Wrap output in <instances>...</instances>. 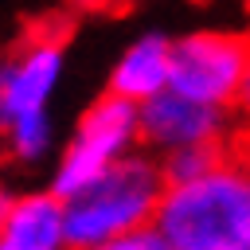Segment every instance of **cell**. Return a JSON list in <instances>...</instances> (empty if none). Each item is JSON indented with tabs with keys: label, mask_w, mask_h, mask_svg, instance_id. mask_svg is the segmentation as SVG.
<instances>
[{
	"label": "cell",
	"mask_w": 250,
	"mask_h": 250,
	"mask_svg": "<svg viewBox=\"0 0 250 250\" xmlns=\"http://www.w3.org/2000/svg\"><path fill=\"white\" fill-rule=\"evenodd\" d=\"M156 230L176 250H250V164L223 156L207 176L168 188Z\"/></svg>",
	"instance_id": "obj_1"
},
{
	"label": "cell",
	"mask_w": 250,
	"mask_h": 250,
	"mask_svg": "<svg viewBox=\"0 0 250 250\" xmlns=\"http://www.w3.org/2000/svg\"><path fill=\"white\" fill-rule=\"evenodd\" d=\"M164 191H168V184H164L156 156H148L145 148L125 156L94 188L66 199L70 250H102L109 242H121L137 230L156 227Z\"/></svg>",
	"instance_id": "obj_2"
},
{
	"label": "cell",
	"mask_w": 250,
	"mask_h": 250,
	"mask_svg": "<svg viewBox=\"0 0 250 250\" xmlns=\"http://www.w3.org/2000/svg\"><path fill=\"white\" fill-rule=\"evenodd\" d=\"M137 145H141V105L113 98V94H102L78 117L70 141L62 145V152L51 168L47 188L66 203V199L82 195L86 188H94L125 156L141 152Z\"/></svg>",
	"instance_id": "obj_3"
},
{
	"label": "cell",
	"mask_w": 250,
	"mask_h": 250,
	"mask_svg": "<svg viewBox=\"0 0 250 250\" xmlns=\"http://www.w3.org/2000/svg\"><path fill=\"white\" fill-rule=\"evenodd\" d=\"M250 78V35L199 27L172 39V94L211 109L238 105Z\"/></svg>",
	"instance_id": "obj_4"
},
{
	"label": "cell",
	"mask_w": 250,
	"mask_h": 250,
	"mask_svg": "<svg viewBox=\"0 0 250 250\" xmlns=\"http://www.w3.org/2000/svg\"><path fill=\"white\" fill-rule=\"evenodd\" d=\"M62 66H66V51L55 35L27 39L0 70V125L47 113L62 82Z\"/></svg>",
	"instance_id": "obj_5"
},
{
	"label": "cell",
	"mask_w": 250,
	"mask_h": 250,
	"mask_svg": "<svg viewBox=\"0 0 250 250\" xmlns=\"http://www.w3.org/2000/svg\"><path fill=\"white\" fill-rule=\"evenodd\" d=\"M227 133V113L199 105L180 94H160L148 105H141V145L148 156H168L184 148H219Z\"/></svg>",
	"instance_id": "obj_6"
},
{
	"label": "cell",
	"mask_w": 250,
	"mask_h": 250,
	"mask_svg": "<svg viewBox=\"0 0 250 250\" xmlns=\"http://www.w3.org/2000/svg\"><path fill=\"white\" fill-rule=\"evenodd\" d=\"M0 250H70L66 203L51 188L4 195V207H0Z\"/></svg>",
	"instance_id": "obj_7"
},
{
	"label": "cell",
	"mask_w": 250,
	"mask_h": 250,
	"mask_svg": "<svg viewBox=\"0 0 250 250\" xmlns=\"http://www.w3.org/2000/svg\"><path fill=\"white\" fill-rule=\"evenodd\" d=\"M168 86H172V39L160 31H141L113 59L105 94L125 98L133 105H148L152 98L168 94Z\"/></svg>",
	"instance_id": "obj_8"
},
{
	"label": "cell",
	"mask_w": 250,
	"mask_h": 250,
	"mask_svg": "<svg viewBox=\"0 0 250 250\" xmlns=\"http://www.w3.org/2000/svg\"><path fill=\"white\" fill-rule=\"evenodd\" d=\"M4 145H8V156L20 160V164L47 160L51 145H55V121H51V113H35V117H20V121L4 125Z\"/></svg>",
	"instance_id": "obj_9"
},
{
	"label": "cell",
	"mask_w": 250,
	"mask_h": 250,
	"mask_svg": "<svg viewBox=\"0 0 250 250\" xmlns=\"http://www.w3.org/2000/svg\"><path fill=\"white\" fill-rule=\"evenodd\" d=\"M219 160H223L219 148H184V152L160 156V172H164V184L168 188H180V184H191V180L207 176Z\"/></svg>",
	"instance_id": "obj_10"
},
{
	"label": "cell",
	"mask_w": 250,
	"mask_h": 250,
	"mask_svg": "<svg viewBox=\"0 0 250 250\" xmlns=\"http://www.w3.org/2000/svg\"><path fill=\"white\" fill-rule=\"evenodd\" d=\"M102 250H176L156 227H148V230H137V234H129V238H121V242H109V246H102Z\"/></svg>",
	"instance_id": "obj_11"
},
{
	"label": "cell",
	"mask_w": 250,
	"mask_h": 250,
	"mask_svg": "<svg viewBox=\"0 0 250 250\" xmlns=\"http://www.w3.org/2000/svg\"><path fill=\"white\" fill-rule=\"evenodd\" d=\"M238 109H242V117L250 121V78H246V90H242V98H238Z\"/></svg>",
	"instance_id": "obj_12"
}]
</instances>
